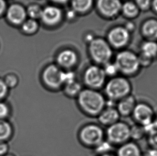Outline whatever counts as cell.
<instances>
[{"mask_svg": "<svg viewBox=\"0 0 157 156\" xmlns=\"http://www.w3.org/2000/svg\"><path fill=\"white\" fill-rule=\"evenodd\" d=\"M7 8L8 6L6 0H0V17L5 15Z\"/></svg>", "mask_w": 157, "mask_h": 156, "instance_id": "35", "label": "cell"}, {"mask_svg": "<svg viewBox=\"0 0 157 156\" xmlns=\"http://www.w3.org/2000/svg\"><path fill=\"white\" fill-rule=\"evenodd\" d=\"M10 114V108L4 102L0 101V120H6Z\"/></svg>", "mask_w": 157, "mask_h": 156, "instance_id": "32", "label": "cell"}, {"mask_svg": "<svg viewBox=\"0 0 157 156\" xmlns=\"http://www.w3.org/2000/svg\"><path fill=\"white\" fill-rule=\"evenodd\" d=\"M98 156H117V154L115 153H113V152H109L108 154H102V155H100Z\"/></svg>", "mask_w": 157, "mask_h": 156, "instance_id": "42", "label": "cell"}, {"mask_svg": "<svg viewBox=\"0 0 157 156\" xmlns=\"http://www.w3.org/2000/svg\"><path fill=\"white\" fill-rule=\"evenodd\" d=\"M120 117L116 106H106L97 118L101 126L108 127L120 121Z\"/></svg>", "mask_w": 157, "mask_h": 156, "instance_id": "15", "label": "cell"}, {"mask_svg": "<svg viewBox=\"0 0 157 156\" xmlns=\"http://www.w3.org/2000/svg\"><path fill=\"white\" fill-rule=\"evenodd\" d=\"M5 16L9 23L15 26H21L28 17L25 8L23 5L17 3H13L8 6Z\"/></svg>", "mask_w": 157, "mask_h": 156, "instance_id": "12", "label": "cell"}, {"mask_svg": "<svg viewBox=\"0 0 157 156\" xmlns=\"http://www.w3.org/2000/svg\"><path fill=\"white\" fill-rule=\"evenodd\" d=\"M121 0H97L96 6L100 15L106 18H113L121 12Z\"/></svg>", "mask_w": 157, "mask_h": 156, "instance_id": "11", "label": "cell"}, {"mask_svg": "<svg viewBox=\"0 0 157 156\" xmlns=\"http://www.w3.org/2000/svg\"><path fill=\"white\" fill-rule=\"evenodd\" d=\"M103 66L104 67L102 68L104 69L107 77L109 76V78H111L118 76L117 74L119 73V71L114 62V63L109 62L108 63L106 64Z\"/></svg>", "mask_w": 157, "mask_h": 156, "instance_id": "29", "label": "cell"}, {"mask_svg": "<svg viewBox=\"0 0 157 156\" xmlns=\"http://www.w3.org/2000/svg\"><path fill=\"white\" fill-rule=\"evenodd\" d=\"M114 63L119 73L128 78L136 76L141 68L138 55L132 51L123 50L118 53Z\"/></svg>", "mask_w": 157, "mask_h": 156, "instance_id": "3", "label": "cell"}, {"mask_svg": "<svg viewBox=\"0 0 157 156\" xmlns=\"http://www.w3.org/2000/svg\"><path fill=\"white\" fill-rule=\"evenodd\" d=\"M137 103V101L136 97L134 95L131 94L117 102L116 104V108L120 116L127 118L132 117Z\"/></svg>", "mask_w": 157, "mask_h": 156, "instance_id": "16", "label": "cell"}, {"mask_svg": "<svg viewBox=\"0 0 157 156\" xmlns=\"http://www.w3.org/2000/svg\"><path fill=\"white\" fill-rule=\"evenodd\" d=\"M113 146L111 144L105 139L102 143L98 145L94 150L97 156H100L113 152Z\"/></svg>", "mask_w": 157, "mask_h": 156, "instance_id": "27", "label": "cell"}, {"mask_svg": "<svg viewBox=\"0 0 157 156\" xmlns=\"http://www.w3.org/2000/svg\"><path fill=\"white\" fill-rule=\"evenodd\" d=\"M124 27L131 33L135 29L136 26H135V24L133 22L128 21L127 23L125 24V26H124Z\"/></svg>", "mask_w": 157, "mask_h": 156, "instance_id": "37", "label": "cell"}, {"mask_svg": "<svg viewBox=\"0 0 157 156\" xmlns=\"http://www.w3.org/2000/svg\"><path fill=\"white\" fill-rule=\"evenodd\" d=\"M141 156H157V150L149 148L146 151L142 152Z\"/></svg>", "mask_w": 157, "mask_h": 156, "instance_id": "36", "label": "cell"}, {"mask_svg": "<svg viewBox=\"0 0 157 156\" xmlns=\"http://www.w3.org/2000/svg\"><path fill=\"white\" fill-rule=\"evenodd\" d=\"M83 88L82 83L79 82L76 79L64 84L62 91L67 97L70 98H76Z\"/></svg>", "mask_w": 157, "mask_h": 156, "instance_id": "19", "label": "cell"}, {"mask_svg": "<svg viewBox=\"0 0 157 156\" xmlns=\"http://www.w3.org/2000/svg\"><path fill=\"white\" fill-rule=\"evenodd\" d=\"M95 38L93 37V35L91 34H87L86 36H85V41L88 42V44L91 42Z\"/></svg>", "mask_w": 157, "mask_h": 156, "instance_id": "40", "label": "cell"}, {"mask_svg": "<svg viewBox=\"0 0 157 156\" xmlns=\"http://www.w3.org/2000/svg\"><path fill=\"white\" fill-rule=\"evenodd\" d=\"M79 141L86 148L94 149L105 140V131L100 124L90 123L84 125L78 133Z\"/></svg>", "mask_w": 157, "mask_h": 156, "instance_id": "4", "label": "cell"}, {"mask_svg": "<svg viewBox=\"0 0 157 156\" xmlns=\"http://www.w3.org/2000/svg\"><path fill=\"white\" fill-rule=\"evenodd\" d=\"M140 56L153 61L157 56V41L147 40L140 46Z\"/></svg>", "mask_w": 157, "mask_h": 156, "instance_id": "20", "label": "cell"}, {"mask_svg": "<svg viewBox=\"0 0 157 156\" xmlns=\"http://www.w3.org/2000/svg\"><path fill=\"white\" fill-rule=\"evenodd\" d=\"M9 149L8 144L6 142H0V156H4L7 154Z\"/></svg>", "mask_w": 157, "mask_h": 156, "instance_id": "34", "label": "cell"}, {"mask_svg": "<svg viewBox=\"0 0 157 156\" xmlns=\"http://www.w3.org/2000/svg\"><path fill=\"white\" fill-rule=\"evenodd\" d=\"M9 88L4 80L0 78V101H2L6 97L8 93Z\"/></svg>", "mask_w": 157, "mask_h": 156, "instance_id": "33", "label": "cell"}, {"mask_svg": "<svg viewBox=\"0 0 157 156\" xmlns=\"http://www.w3.org/2000/svg\"><path fill=\"white\" fill-rule=\"evenodd\" d=\"M155 111L153 107L147 102H137L132 117L135 124L147 126L154 122Z\"/></svg>", "mask_w": 157, "mask_h": 156, "instance_id": "9", "label": "cell"}, {"mask_svg": "<svg viewBox=\"0 0 157 156\" xmlns=\"http://www.w3.org/2000/svg\"><path fill=\"white\" fill-rule=\"evenodd\" d=\"M51 1L53 2H54L55 3L64 4V3H66L68 1H69V0H51Z\"/></svg>", "mask_w": 157, "mask_h": 156, "instance_id": "41", "label": "cell"}, {"mask_svg": "<svg viewBox=\"0 0 157 156\" xmlns=\"http://www.w3.org/2000/svg\"><path fill=\"white\" fill-rule=\"evenodd\" d=\"M89 53L96 65L104 66L110 62L113 56L112 46L107 41L100 38H95L89 43Z\"/></svg>", "mask_w": 157, "mask_h": 156, "instance_id": "6", "label": "cell"}, {"mask_svg": "<svg viewBox=\"0 0 157 156\" xmlns=\"http://www.w3.org/2000/svg\"><path fill=\"white\" fill-rule=\"evenodd\" d=\"M76 99L79 110L91 118H97L106 107L107 99L99 91L84 88Z\"/></svg>", "mask_w": 157, "mask_h": 156, "instance_id": "1", "label": "cell"}, {"mask_svg": "<svg viewBox=\"0 0 157 156\" xmlns=\"http://www.w3.org/2000/svg\"><path fill=\"white\" fill-rule=\"evenodd\" d=\"M104 89L107 100L117 103L120 100L132 94V86L129 78L117 76L107 81Z\"/></svg>", "mask_w": 157, "mask_h": 156, "instance_id": "2", "label": "cell"}, {"mask_svg": "<svg viewBox=\"0 0 157 156\" xmlns=\"http://www.w3.org/2000/svg\"><path fill=\"white\" fill-rule=\"evenodd\" d=\"M107 78L102 67L96 64L88 66L83 73L82 84L85 88L100 91L104 88Z\"/></svg>", "mask_w": 157, "mask_h": 156, "instance_id": "8", "label": "cell"}, {"mask_svg": "<svg viewBox=\"0 0 157 156\" xmlns=\"http://www.w3.org/2000/svg\"><path fill=\"white\" fill-rule=\"evenodd\" d=\"M77 15V13L76 12H75L73 10H72V9L69 10L67 13V19L70 20H72V19H75Z\"/></svg>", "mask_w": 157, "mask_h": 156, "instance_id": "38", "label": "cell"}, {"mask_svg": "<svg viewBox=\"0 0 157 156\" xmlns=\"http://www.w3.org/2000/svg\"><path fill=\"white\" fill-rule=\"evenodd\" d=\"M141 33L147 40L157 41V19L149 18L143 23Z\"/></svg>", "mask_w": 157, "mask_h": 156, "instance_id": "17", "label": "cell"}, {"mask_svg": "<svg viewBox=\"0 0 157 156\" xmlns=\"http://www.w3.org/2000/svg\"><path fill=\"white\" fill-rule=\"evenodd\" d=\"M65 71L55 64L46 66L41 74V81L45 88L51 91H62L64 84Z\"/></svg>", "mask_w": 157, "mask_h": 156, "instance_id": "5", "label": "cell"}, {"mask_svg": "<svg viewBox=\"0 0 157 156\" xmlns=\"http://www.w3.org/2000/svg\"><path fill=\"white\" fill-rule=\"evenodd\" d=\"M121 13L124 16L128 18L133 19L138 16L140 13V10L137 6L135 2L127 1L122 3Z\"/></svg>", "mask_w": 157, "mask_h": 156, "instance_id": "22", "label": "cell"}, {"mask_svg": "<svg viewBox=\"0 0 157 156\" xmlns=\"http://www.w3.org/2000/svg\"><path fill=\"white\" fill-rule=\"evenodd\" d=\"M151 8L153 10L154 13L157 15V0H152Z\"/></svg>", "mask_w": 157, "mask_h": 156, "instance_id": "39", "label": "cell"}, {"mask_svg": "<svg viewBox=\"0 0 157 156\" xmlns=\"http://www.w3.org/2000/svg\"><path fill=\"white\" fill-rule=\"evenodd\" d=\"M154 124H155V127L157 128V113H155V118L154 120Z\"/></svg>", "mask_w": 157, "mask_h": 156, "instance_id": "43", "label": "cell"}, {"mask_svg": "<svg viewBox=\"0 0 157 156\" xmlns=\"http://www.w3.org/2000/svg\"><path fill=\"white\" fill-rule=\"evenodd\" d=\"M62 16V11L59 8L55 6H47L43 8L40 19L46 25L53 26L61 21Z\"/></svg>", "mask_w": 157, "mask_h": 156, "instance_id": "14", "label": "cell"}, {"mask_svg": "<svg viewBox=\"0 0 157 156\" xmlns=\"http://www.w3.org/2000/svg\"><path fill=\"white\" fill-rule=\"evenodd\" d=\"M146 136L147 133L144 126L135 123L130 126V141L136 142L142 139Z\"/></svg>", "mask_w": 157, "mask_h": 156, "instance_id": "25", "label": "cell"}, {"mask_svg": "<svg viewBox=\"0 0 157 156\" xmlns=\"http://www.w3.org/2000/svg\"><path fill=\"white\" fill-rule=\"evenodd\" d=\"M21 32L26 35H32L39 30V25L36 20L28 18L21 26Z\"/></svg>", "mask_w": 157, "mask_h": 156, "instance_id": "23", "label": "cell"}, {"mask_svg": "<svg viewBox=\"0 0 157 156\" xmlns=\"http://www.w3.org/2000/svg\"><path fill=\"white\" fill-rule=\"evenodd\" d=\"M105 139L113 146H119L130 141V126L124 121H119L107 127Z\"/></svg>", "mask_w": 157, "mask_h": 156, "instance_id": "7", "label": "cell"}, {"mask_svg": "<svg viewBox=\"0 0 157 156\" xmlns=\"http://www.w3.org/2000/svg\"><path fill=\"white\" fill-rule=\"evenodd\" d=\"M3 80L9 89L16 88L19 83V78L14 73L6 74Z\"/></svg>", "mask_w": 157, "mask_h": 156, "instance_id": "28", "label": "cell"}, {"mask_svg": "<svg viewBox=\"0 0 157 156\" xmlns=\"http://www.w3.org/2000/svg\"><path fill=\"white\" fill-rule=\"evenodd\" d=\"M146 137L149 148L157 150V128L148 133Z\"/></svg>", "mask_w": 157, "mask_h": 156, "instance_id": "30", "label": "cell"}, {"mask_svg": "<svg viewBox=\"0 0 157 156\" xmlns=\"http://www.w3.org/2000/svg\"><path fill=\"white\" fill-rule=\"evenodd\" d=\"M117 156H141L142 151L135 142H128L119 146L116 153Z\"/></svg>", "mask_w": 157, "mask_h": 156, "instance_id": "18", "label": "cell"}, {"mask_svg": "<svg viewBox=\"0 0 157 156\" xmlns=\"http://www.w3.org/2000/svg\"><path fill=\"white\" fill-rule=\"evenodd\" d=\"M13 127L6 120H0V142H6L13 135Z\"/></svg>", "mask_w": 157, "mask_h": 156, "instance_id": "24", "label": "cell"}, {"mask_svg": "<svg viewBox=\"0 0 157 156\" xmlns=\"http://www.w3.org/2000/svg\"><path fill=\"white\" fill-rule=\"evenodd\" d=\"M94 0H71V9L77 14H83L91 10Z\"/></svg>", "mask_w": 157, "mask_h": 156, "instance_id": "21", "label": "cell"}, {"mask_svg": "<svg viewBox=\"0 0 157 156\" xmlns=\"http://www.w3.org/2000/svg\"><path fill=\"white\" fill-rule=\"evenodd\" d=\"M13 156V154H6V156Z\"/></svg>", "mask_w": 157, "mask_h": 156, "instance_id": "44", "label": "cell"}, {"mask_svg": "<svg viewBox=\"0 0 157 156\" xmlns=\"http://www.w3.org/2000/svg\"><path fill=\"white\" fill-rule=\"evenodd\" d=\"M130 34L124 26H116L108 32L107 42L110 46L114 48H123L129 42Z\"/></svg>", "mask_w": 157, "mask_h": 156, "instance_id": "10", "label": "cell"}, {"mask_svg": "<svg viewBox=\"0 0 157 156\" xmlns=\"http://www.w3.org/2000/svg\"><path fill=\"white\" fill-rule=\"evenodd\" d=\"M43 8L39 4L36 3L31 4L26 9L27 16L29 18L38 20L40 19L41 16L43 13Z\"/></svg>", "mask_w": 157, "mask_h": 156, "instance_id": "26", "label": "cell"}, {"mask_svg": "<svg viewBox=\"0 0 157 156\" xmlns=\"http://www.w3.org/2000/svg\"><path fill=\"white\" fill-rule=\"evenodd\" d=\"M152 0H135V2L140 11L149 10L151 9Z\"/></svg>", "mask_w": 157, "mask_h": 156, "instance_id": "31", "label": "cell"}, {"mask_svg": "<svg viewBox=\"0 0 157 156\" xmlns=\"http://www.w3.org/2000/svg\"><path fill=\"white\" fill-rule=\"evenodd\" d=\"M56 61V64L62 70L71 71L76 66L78 61V57L74 50L66 49L57 54Z\"/></svg>", "mask_w": 157, "mask_h": 156, "instance_id": "13", "label": "cell"}]
</instances>
